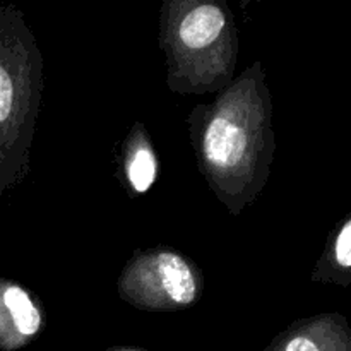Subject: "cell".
<instances>
[{"label": "cell", "mask_w": 351, "mask_h": 351, "mask_svg": "<svg viewBox=\"0 0 351 351\" xmlns=\"http://www.w3.org/2000/svg\"><path fill=\"white\" fill-rule=\"evenodd\" d=\"M336 259L343 267H350L351 264V221H346L336 240Z\"/></svg>", "instance_id": "obj_6"}, {"label": "cell", "mask_w": 351, "mask_h": 351, "mask_svg": "<svg viewBox=\"0 0 351 351\" xmlns=\"http://www.w3.org/2000/svg\"><path fill=\"white\" fill-rule=\"evenodd\" d=\"M0 312L10 317L14 331L23 338L34 336L40 329V314L29 295L16 285H7L0 291Z\"/></svg>", "instance_id": "obj_3"}, {"label": "cell", "mask_w": 351, "mask_h": 351, "mask_svg": "<svg viewBox=\"0 0 351 351\" xmlns=\"http://www.w3.org/2000/svg\"><path fill=\"white\" fill-rule=\"evenodd\" d=\"M245 149V136L225 119H216L204 137V151L216 165H235Z\"/></svg>", "instance_id": "obj_1"}, {"label": "cell", "mask_w": 351, "mask_h": 351, "mask_svg": "<svg viewBox=\"0 0 351 351\" xmlns=\"http://www.w3.org/2000/svg\"><path fill=\"white\" fill-rule=\"evenodd\" d=\"M225 27V16L215 5H201L192 10L180 26V38L189 48H202L213 43Z\"/></svg>", "instance_id": "obj_2"}, {"label": "cell", "mask_w": 351, "mask_h": 351, "mask_svg": "<svg viewBox=\"0 0 351 351\" xmlns=\"http://www.w3.org/2000/svg\"><path fill=\"white\" fill-rule=\"evenodd\" d=\"M158 261H160L161 280L168 297L177 304H191L195 298L197 288L184 259L175 254H161Z\"/></svg>", "instance_id": "obj_4"}, {"label": "cell", "mask_w": 351, "mask_h": 351, "mask_svg": "<svg viewBox=\"0 0 351 351\" xmlns=\"http://www.w3.org/2000/svg\"><path fill=\"white\" fill-rule=\"evenodd\" d=\"M120 351H137V350H120Z\"/></svg>", "instance_id": "obj_7"}, {"label": "cell", "mask_w": 351, "mask_h": 351, "mask_svg": "<svg viewBox=\"0 0 351 351\" xmlns=\"http://www.w3.org/2000/svg\"><path fill=\"white\" fill-rule=\"evenodd\" d=\"M156 158L147 147H139L132 158L129 160L127 173H129L130 184L137 192H146L156 180Z\"/></svg>", "instance_id": "obj_5"}]
</instances>
